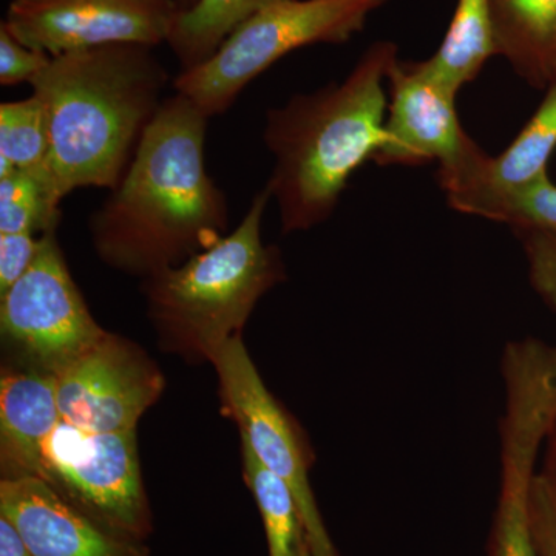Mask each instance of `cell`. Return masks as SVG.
Listing matches in <instances>:
<instances>
[{"instance_id": "6da1fadb", "label": "cell", "mask_w": 556, "mask_h": 556, "mask_svg": "<svg viewBox=\"0 0 556 556\" xmlns=\"http://www.w3.org/2000/svg\"><path fill=\"white\" fill-rule=\"evenodd\" d=\"M208 119L185 94L164 100L129 169L90 217L91 247L109 268L144 280L228 236V197L206 167Z\"/></svg>"}, {"instance_id": "7a4b0ae2", "label": "cell", "mask_w": 556, "mask_h": 556, "mask_svg": "<svg viewBox=\"0 0 556 556\" xmlns=\"http://www.w3.org/2000/svg\"><path fill=\"white\" fill-rule=\"evenodd\" d=\"M155 47L110 43L51 56L31 80L49 116L36 174L56 203L83 188L115 189L163 105L170 76Z\"/></svg>"}, {"instance_id": "3957f363", "label": "cell", "mask_w": 556, "mask_h": 556, "mask_svg": "<svg viewBox=\"0 0 556 556\" xmlns=\"http://www.w3.org/2000/svg\"><path fill=\"white\" fill-rule=\"evenodd\" d=\"M396 61L393 42L372 43L342 83L266 112L263 141L274 166L265 188L283 233L327 222L354 172L386 146V86Z\"/></svg>"}, {"instance_id": "277c9868", "label": "cell", "mask_w": 556, "mask_h": 556, "mask_svg": "<svg viewBox=\"0 0 556 556\" xmlns=\"http://www.w3.org/2000/svg\"><path fill=\"white\" fill-rule=\"evenodd\" d=\"M268 189L252 197L236 229L188 262L142 280L148 316L164 351L208 362L241 338L258 300L283 281L280 251L262 239Z\"/></svg>"}, {"instance_id": "5b68a950", "label": "cell", "mask_w": 556, "mask_h": 556, "mask_svg": "<svg viewBox=\"0 0 556 556\" xmlns=\"http://www.w3.org/2000/svg\"><path fill=\"white\" fill-rule=\"evenodd\" d=\"M388 0H281L260 10L199 67L179 72L177 93L207 116L223 115L281 58L316 43H345Z\"/></svg>"}, {"instance_id": "8992f818", "label": "cell", "mask_w": 556, "mask_h": 556, "mask_svg": "<svg viewBox=\"0 0 556 556\" xmlns=\"http://www.w3.org/2000/svg\"><path fill=\"white\" fill-rule=\"evenodd\" d=\"M42 479L116 535L144 543L153 532L137 430L91 433L62 420L43 442Z\"/></svg>"}, {"instance_id": "52a82bcc", "label": "cell", "mask_w": 556, "mask_h": 556, "mask_svg": "<svg viewBox=\"0 0 556 556\" xmlns=\"http://www.w3.org/2000/svg\"><path fill=\"white\" fill-rule=\"evenodd\" d=\"M0 332L25 369L53 378L108 332L76 287L56 232L40 236L30 268L0 295Z\"/></svg>"}, {"instance_id": "ba28073f", "label": "cell", "mask_w": 556, "mask_h": 556, "mask_svg": "<svg viewBox=\"0 0 556 556\" xmlns=\"http://www.w3.org/2000/svg\"><path fill=\"white\" fill-rule=\"evenodd\" d=\"M226 413L240 427L263 466L287 482L298 503L306 543L314 556H340L311 489L308 459L291 420L260 378L243 338L230 340L211 362Z\"/></svg>"}, {"instance_id": "9c48e42d", "label": "cell", "mask_w": 556, "mask_h": 556, "mask_svg": "<svg viewBox=\"0 0 556 556\" xmlns=\"http://www.w3.org/2000/svg\"><path fill=\"white\" fill-rule=\"evenodd\" d=\"M61 417L91 433L137 430L164 390L159 365L123 336L105 332L54 376Z\"/></svg>"}, {"instance_id": "30bf717a", "label": "cell", "mask_w": 556, "mask_h": 556, "mask_svg": "<svg viewBox=\"0 0 556 556\" xmlns=\"http://www.w3.org/2000/svg\"><path fill=\"white\" fill-rule=\"evenodd\" d=\"M177 0H11L5 22L25 46L50 56L110 43H167Z\"/></svg>"}, {"instance_id": "8fae6325", "label": "cell", "mask_w": 556, "mask_h": 556, "mask_svg": "<svg viewBox=\"0 0 556 556\" xmlns=\"http://www.w3.org/2000/svg\"><path fill=\"white\" fill-rule=\"evenodd\" d=\"M388 86L387 141L376 163L420 166L437 161L439 174H450L481 152L460 126L456 91L427 72L422 62H394Z\"/></svg>"}, {"instance_id": "7c38bea8", "label": "cell", "mask_w": 556, "mask_h": 556, "mask_svg": "<svg viewBox=\"0 0 556 556\" xmlns=\"http://www.w3.org/2000/svg\"><path fill=\"white\" fill-rule=\"evenodd\" d=\"M0 515L16 526L33 556H150L142 541L97 525L42 478H2Z\"/></svg>"}, {"instance_id": "4fadbf2b", "label": "cell", "mask_w": 556, "mask_h": 556, "mask_svg": "<svg viewBox=\"0 0 556 556\" xmlns=\"http://www.w3.org/2000/svg\"><path fill=\"white\" fill-rule=\"evenodd\" d=\"M555 149L556 78L548 84L543 104L507 150L496 159L479 152L459 170L439 175V181L456 211L490 219L504 200L547 174Z\"/></svg>"}, {"instance_id": "5bb4252c", "label": "cell", "mask_w": 556, "mask_h": 556, "mask_svg": "<svg viewBox=\"0 0 556 556\" xmlns=\"http://www.w3.org/2000/svg\"><path fill=\"white\" fill-rule=\"evenodd\" d=\"M62 422L54 378L5 369L0 380L2 478H42V447Z\"/></svg>"}, {"instance_id": "9a60e30c", "label": "cell", "mask_w": 556, "mask_h": 556, "mask_svg": "<svg viewBox=\"0 0 556 556\" xmlns=\"http://www.w3.org/2000/svg\"><path fill=\"white\" fill-rule=\"evenodd\" d=\"M547 427L518 415L501 424V490L489 556H536L529 521V497Z\"/></svg>"}, {"instance_id": "2e32d148", "label": "cell", "mask_w": 556, "mask_h": 556, "mask_svg": "<svg viewBox=\"0 0 556 556\" xmlns=\"http://www.w3.org/2000/svg\"><path fill=\"white\" fill-rule=\"evenodd\" d=\"M497 54L532 86L556 78V0H490Z\"/></svg>"}, {"instance_id": "e0dca14e", "label": "cell", "mask_w": 556, "mask_h": 556, "mask_svg": "<svg viewBox=\"0 0 556 556\" xmlns=\"http://www.w3.org/2000/svg\"><path fill=\"white\" fill-rule=\"evenodd\" d=\"M497 54L490 0H457L455 14L437 53L422 65L438 80L459 91Z\"/></svg>"}, {"instance_id": "ac0fdd59", "label": "cell", "mask_w": 556, "mask_h": 556, "mask_svg": "<svg viewBox=\"0 0 556 556\" xmlns=\"http://www.w3.org/2000/svg\"><path fill=\"white\" fill-rule=\"evenodd\" d=\"M277 2L281 0H199L193 9L179 13L167 39L179 72L211 60L244 21Z\"/></svg>"}, {"instance_id": "d6986e66", "label": "cell", "mask_w": 556, "mask_h": 556, "mask_svg": "<svg viewBox=\"0 0 556 556\" xmlns=\"http://www.w3.org/2000/svg\"><path fill=\"white\" fill-rule=\"evenodd\" d=\"M241 457L244 478L265 526L269 556H302L308 543L291 489L260 463L244 441H241Z\"/></svg>"}, {"instance_id": "ffe728a7", "label": "cell", "mask_w": 556, "mask_h": 556, "mask_svg": "<svg viewBox=\"0 0 556 556\" xmlns=\"http://www.w3.org/2000/svg\"><path fill=\"white\" fill-rule=\"evenodd\" d=\"M49 149V116L38 97L0 105V178L14 170H39Z\"/></svg>"}, {"instance_id": "44dd1931", "label": "cell", "mask_w": 556, "mask_h": 556, "mask_svg": "<svg viewBox=\"0 0 556 556\" xmlns=\"http://www.w3.org/2000/svg\"><path fill=\"white\" fill-rule=\"evenodd\" d=\"M61 204L36 172L14 170L0 178V233L56 232Z\"/></svg>"}, {"instance_id": "7402d4cb", "label": "cell", "mask_w": 556, "mask_h": 556, "mask_svg": "<svg viewBox=\"0 0 556 556\" xmlns=\"http://www.w3.org/2000/svg\"><path fill=\"white\" fill-rule=\"evenodd\" d=\"M490 219L507 223L515 230L556 229V186L543 175L504 200Z\"/></svg>"}, {"instance_id": "603a6c76", "label": "cell", "mask_w": 556, "mask_h": 556, "mask_svg": "<svg viewBox=\"0 0 556 556\" xmlns=\"http://www.w3.org/2000/svg\"><path fill=\"white\" fill-rule=\"evenodd\" d=\"M529 521L536 556H556V478L547 471L533 478Z\"/></svg>"}, {"instance_id": "cb8c5ba5", "label": "cell", "mask_w": 556, "mask_h": 556, "mask_svg": "<svg viewBox=\"0 0 556 556\" xmlns=\"http://www.w3.org/2000/svg\"><path fill=\"white\" fill-rule=\"evenodd\" d=\"M538 294L556 311V229H519Z\"/></svg>"}, {"instance_id": "d4e9b609", "label": "cell", "mask_w": 556, "mask_h": 556, "mask_svg": "<svg viewBox=\"0 0 556 556\" xmlns=\"http://www.w3.org/2000/svg\"><path fill=\"white\" fill-rule=\"evenodd\" d=\"M50 61V54L25 46L10 31L5 22H0V86L31 84Z\"/></svg>"}, {"instance_id": "484cf974", "label": "cell", "mask_w": 556, "mask_h": 556, "mask_svg": "<svg viewBox=\"0 0 556 556\" xmlns=\"http://www.w3.org/2000/svg\"><path fill=\"white\" fill-rule=\"evenodd\" d=\"M39 244L40 237L35 233H0V295L27 273Z\"/></svg>"}, {"instance_id": "4316f807", "label": "cell", "mask_w": 556, "mask_h": 556, "mask_svg": "<svg viewBox=\"0 0 556 556\" xmlns=\"http://www.w3.org/2000/svg\"><path fill=\"white\" fill-rule=\"evenodd\" d=\"M0 556H33L20 530L3 515H0Z\"/></svg>"}, {"instance_id": "83f0119b", "label": "cell", "mask_w": 556, "mask_h": 556, "mask_svg": "<svg viewBox=\"0 0 556 556\" xmlns=\"http://www.w3.org/2000/svg\"><path fill=\"white\" fill-rule=\"evenodd\" d=\"M179 9H181V13H185V11H189L190 9H193V7L199 3V0H177Z\"/></svg>"}, {"instance_id": "f1b7e54d", "label": "cell", "mask_w": 556, "mask_h": 556, "mask_svg": "<svg viewBox=\"0 0 556 556\" xmlns=\"http://www.w3.org/2000/svg\"><path fill=\"white\" fill-rule=\"evenodd\" d=\"M302 556H314V555H313V552H311L309 546H306V547H305V551H303Z\"/></svg>"}, {"instance_id": "f546056e", "label": "cell", "mask_w": 556, "mask_h": 556, "mask_svg": "<svg viewBox=\"0 0 556 556\" xmlns=\"http://www.w3.org/2000/svg\"><path fill=\"white\" fill-rule=\"evenodd\" d=\"M551 434H552V437H556V426H555V428H554V431H552V433H551ZM548 473H554V475H556V471H548Z\"/></svg>"}]
</instances>
